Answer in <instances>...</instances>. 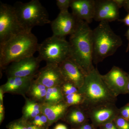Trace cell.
Returning <instances> with one entry per match:
<instances>
[{
	"label": "cell",
	"mask_w": 129,
	"mask_h": 129,
	"mask_svg": "<svg viewBox=\"0 0 129 129\" xmlns=\"http://www.w3.org/2000/svg\"><path fill=\"white\" fill-rule=\"evenodd\" d=\"M89 24L79 20L76 30L69 38V58L78 64L87 74L95 68L93 65L92 31Z\"/></svg>",
	"instance_id": "cell-1"
},
{
	"label": "cell",
	"mask_w": 129,
	"mask_h": 129,
	"mask_svg": "<svg viewBox=\"0 0 129 129\" xmlns=\"http://www.w3.org/2000/svg\"><path fill=\"white\" fill-rule=\"evenodd\" d=\"M39 44L31 32L25 31L15 35L0 44V67L6 69L12 63L34 56Z\"/></svg>",
	"instance_id": "cell-2"
},
{
	"label": "cell",
	"mask_w": 129,
	"mask_h": 129,
	"mask_svg": "<svg viewBox=\"0 0 129 129\" xmlns=\"http://www.w3.org/2000/svg\"><path fill=\"white\" fill-rule=\"evenodd\" d=\"M78 92L83 95L84 100L80 106L86 111L101 105L115 104L117 101V97L106 85L97 68L86 75Z\"/></svg>",
	"instance_id": "cell-3"
},
{
	"label": "cell",
	"mask_w": 129,
	"mask_h": 129,
	"mask_svg": "<svg viewBox=\"0 0 129 129\" xmlns=\"http://www.w3.org/2000/svg\"><path fill=\"white\" fill-rule=\"evenodd\" d=\"M93 62L97 64L113 55L123 44L120 36L113 32L107 21H101L92 31Z\"/></svg>",
	"instance_id": "cell-4"
},
{
	"label": "cell",
	"mask_w": 129,
	"mask_h": 129,
	"mask_svg": "<svg viewBox=\"0 0 129 129\" xmlns=\"http://www.w3.org/2000/svg\"><path fill=\"white\" fill-rule=\"evenodd\" d=\"M13 7L19 22L25 31L31 32L35 26H43L51 22L46 9L39 0L26 3L17 2Z\"/></svg>",
	"instance_id": "cell-5"
},
{
	"label": "cell",
	"mask_w": 129,
	"mask_h": 129,
	"mask_svg": "<svg viewBox=\"0 0 129 129\" xmlns=\"http://www.w3.org/2000/svg\"><path fill=\"white\" fill-rule=\"evenodd\" d=\"M38 57L46 63L59 64L70 57L69 42L64 39L52 35L39 44Z\"/></svg>",
	"instance_id": "cell-6"
},
{
	"label": "cell",
	"mask_w": 129,
	"mask_h": 129,
	"mask_svg": "<svg viewBox=\"0 0 129 129\" xmlns=\"http://www.w3.org/2000/svg\"><path fill=\"white\" fill-rule=\"evenodd\" d=\"M25 31L19 22L14 7L1 2L0 44Z\"/></svg>",
	"instance_id": "cell-7"
},
{
	"label": "cell",
	"mask_w": 129,
	"mask_h": 129,
	"mask_svg": "<svg viewBox=\"0 0 129 129\" xmlns=\"http://www.w3.org/2000/svg\"><path fill=\"white\" fill-rule=\"evenodd\" d=\"M41 61L33 56L12 63L6 69L7 78L36 77Z\"/></svg>",
	"instance_id": "cell-8"
},
{
	"label": "cell",
	"mask_w": 129,
	"mask_h": 129,
	"mask_svg": "<svg viewBox=\"0 0 129 129\" xmlns=\"http://www.w3.org/2000/svg\"><path fill=\"white\" fill-rule=\"evenodd\" d=\"M129 74L119 67L114 66L106 74L102 75L103 80L116 97L127 94Z\"/></svg>",
	"instance_id": "cell-9"
},
{
	"label": "cell",
	"mask_w": 129,
	"mask_h": 129,
	"mask_svg": "<svg viewBox=\"0 0 129 129\" xmlns=\"http://www.w3.org/2000/svg\"><path fill=\"white\" fill-rule=\"evenodd\" d=\"M86 112L91 123L96 129L107 123L114 121L119 115V108L114 103L96 106Z\"/></svg>",
	"instance_id": "cell-10"
},
{
	"label": "cell",
	"mask_w": 129,
	"mask_h": 129,
	"mask_svg": "<svg viewBox=\"0 0 129 129\" xmlns=\"http://www.w3.org/2000/svg\"><path fill=\"white\" fill-rule=\"evenodd\" d=\"M79 21L69 11L60 12L57 17L51 23L53 35L60 37L70 35L76 30Z\"/></svg>",
	"instance_id": "cell-11"
},
{
	"label": "cell",
	"mask_w": 129,
	"mask_h": 129,
	"mask_svg": "<svg viewBox=\"0 0 129 129\" xmlns=\"http://www.w3.org/2000/svg\"><path fill=\"white\" fill-rule=\"evenodd\" d=\"M36 80L47 88L61 86L65 82L59 65L47 63L36 76Z\"/></svg>",
	"instance_id": "cell-12"
},
{
	"label": "cell",
	"mask_w": 129,
	"mask_h": 129,
	"mask_svg": "<svg viewBox=\"0 0 129 129\" xmlns=\"http://www.w3.org/2000/svg\"><path fill=\"white\" fill-rule=\"evenodd\" d=\"M58 65L65 81L72 83L78 89L82 86L87 74L78 64L69 58Z\"/></svg>",
	"instance_id": "cell-13"
},
{
	"label": "cell",
	"mask_w": 129,
	"mask_h": 129,
	"mask_svg": "<svg viewBox=\"0 0 129 129\" xmlns=\"http://www.w3.org/2000/svg\"><path fill=\"white\" fill-rule=\"evenodd\" d=\"M95 2V21L109 22L119 19V8L113 0H97Z\"/></svg>",
	"instance_id": "cell-14"
},
{
	"label": "cell",
	"mask_w": 129,
	"mask_h": 129,
	"mask_svg": "<svg viewBox=\"0 0 129 129\" xmlns=\"http://www.w3.org/2000/svg\"><path fill=\"white\" fill-rule=\"evenodd\" d=\"M35 77H10L1 86L0 89L4 92L13 94L22 95L27 94Z\"/></svg>",
	"instance_id": "cell-15"
},
{
	"label": "cell",
	"mask_w": 129,
	"mask_h": 129,
	"mask_svg": "<svg viewBox=\"0 0 129 129\" xmlns=\"http://www.w3.org/2000/svg\"><path fill=\"white\" fill-rule=\"evenodd\" d=\"M95 5L94 0H72L70 7L77 19L89 24L94 19Z\"/></svg>",
	"instance_id": "cell-16"
},
{
	"label": "cell",
	"mask_w": 129,
	"mask_h": 129,
	"mask_svg": "<svg viewBox=\"0 0 129 129\" xmlns=\"http://www.w3.org/2000/svg\"><path fill=\"white\" fill-rule=\"evenodd\" d=\"M89 119L86 111L79 105L70 107L62 120L70 125L72 129H76L89 122Z\"/></svg>",
	"instance_id": "cell-17"
},
{
	"label": "cell",
	"mask_w": 129,
	"mask_h": 129,
	"mask_svg": "<svg viewBox=\"0 0 129 129\" xmlns=\"http://www.w3.org/2000/svg\"><path fill=\"white\" fill-rule=\"evenodd\" d=\"M69 106L64 101L56 104H42V113L46 116L48 125L50 126L60 119H62Z\"/></svg>",
	"instance_id": "cell-18"
},
{
	"label": "cell",
	"mask_w": 129,
	"mask_h": 129,
	"mask_svg": "<svg viewBox=\"0 0 129 129\" xmlns=\"http://www.w3.org/2000/svg\"><path fill=\"white\" fill-rule=\"evenodd\" d=\"M25 98V104L22 109L21 118L29 122L37 115L42 113V104L24 96Z\"/></svg>",
	"instance_id": "cell-19"
},
{
	"label": "cell",
	"mask_w": 129,
	"mask_h": 129,
	"mask_svg": "<svg viewBox=\"0 0 129 129\" xmlns=\"http://www.w3.org/2000/svg\"><path fill=\"white\" fill-rule=\"evenodd\" d=\"M47 89L45 86L34 80L27 95L29 98L42 104L45 102Z\"/></svg>",
	"instance_id": "cell-20"
},
{
	"label": "cell",
	"mask_w": 129,
	"mask_h": 129,
	"mask_svg": "<svg viewBox=\"0 0 129 129\" xmlns=\"http://www.w3.org/2000/svg\"><path fill=\"white\" fill-rule=\"evenodd\" d=\"M64 96L61 86H55L47 88L44 103L56 104L64 101Z\"/></svg>",
	"instance_id": "cell-21"
},
{
	"label": "cell",
	"mask_w": 129,
	"mask_h": 129,
	"mask_svg": "<svg viewBox=\"0 0 129 129\" xmlns=\"http://www.w3.org/2000/svg\"><path fill=\"white\" fill-rule=\"evenodd\" d=\"M83 100V95L78 92L64 96V102L69 107L81 105Z\"/></svg>",
	"instance_id": "cell-22"
},
{
	"label": "cell",
	"mask_w": 129,
	"mask_h": 129,
	"mask_svg": "<svg viewBox=\"0 0 129 129\" xmlns=\"http://www.w3.org/2000/svg\"><path fill=\"white\" fill-rule=\"evenodd\" d=\"M27 122L40 128H45L49 126L48 118L42 113L37 115L32 120Z\"/></svg>",
	"instance_id": "cell-23"
},
{
	"label": "cell",
	"mask_w": 129,
	"mask_h": 129,
	"mask_svg": "<svg viewBox=\"0 0 129 129\" xmlns=\"http://www.w3.org/2000/svg\"><path fill=\"white\" fill-rule=\"evenodd\" d=\"M61 87L64 96L76 93L78 91V89L73 84L68 81H65Z\"/></svg>",
	"instance_id": "cell-24"
},
{
	"label": "cell",
	"mask_w": 129,
	"mask_h": 129,
	"mask_svg": "<svg viewBox=\"0 0 129 129\" xmlns=\"http://www.w3.org/2000/svg\"><path fill=\"white\" fill-rule=\"evenodd\" d=\"M8 129H28L27 122L22 118L9 123Z\"/></svg>",
	"instance_id": "cell-25"
},
{
	"label": "cell",
	"mask_w": 129,
	"mask_h": 129,
	"mask_svg": "<svg viewBox=\"0 0 129 129\" xmlns=\"http://www.w3.org/2000/svg\"><path fill=\"white\" fill-rule=\"evenodd\" d=\"M118 129H129V121L118 115L114 120Z\"/></svg>",
	"instance_id": "cell-26"
},
{
	"label": "cell",
	"mask_w": 129,
	"mask_h": 129,
	"mask_svg": "<svg viewBox=\"0 0 129 129\" xmlns=\"http://www.w3.org/2000/svg\"><path fill=\"white\" fill-rule=\"evenodd\" d=\"M72 1V0H57L56 5L60 12L68 11Z\"/></svg>",
	"instance_id": "cell-27"
},
{
	"label": "cell",
	"mask_w": 129,
	"mask_h": 129,
	"mask_svg": "<svg viewBox=\"0 0 129 129\" xmlns=\"http://www.w3.org/2000/svg\"><path fill=\"white\" fill-rule=\"evenodd\" d=\"M118 115L129 121V112L127 104L119 109Z\"/></svg>",
	"instance_id": "cell-28"
},
{
	"label": "cell",
	"mask_w": 129,
	"mask_h": 129,
	"mask_svg": "<svg viewBox=\"0 0 129 129\" xmlns=\"http://www.w3.org/2000/svg\"><path fill=\"white\" fill-rule=\"evenodd\" d=\"M100 129H118L114 121L107 123L99 127Z\"/></svg>",
	"instance_id": "cell-29"
},
{
	"label": "cell",
	"mask_w": 129,
	"mask_h": 129,
	"mask_svg": "<svg viewBox=\"0 0 129 129\" xmlns=\"http://www.w3.org/2000/svg\"><path fill=\"white\" fill-rule=\"evenodd\" d=\"M118 21L121 22L123 23L125 25L129 27V12L124 18L119 19Z\"/></svg>",
	"instance_id": "cell-30"
},
{
	"label": "cell",
	"mask_w": 129,
	"mask_h": 129,
	"mask_svg": "<svg viewBox=\"0 0 129 129\" xmlns=\"http://www.w3.org/2000/svg\"><path fill=\"white\" fill-rule=\"evenodd\" d=\"M82 127L84 129H96L92 123L90 124L88 122L85 123Z\"/></svg>",
	"instance_id": "cell-31"
},
{
	"label": "cell",
	"mask_w": 129,
	"mask_h": 129,
	"mask_svg": "<svg viewBox=\"0 0 129 129\" xmlns=\"http://www.w3.org/2000/svg\"><path fill=\"white\" fill-rule=\"evenodd\" d=\"M119 8L123 7L125 0H113Z\"/></svg>",
	"instance_id": "cell-32"
},
{
	"label": "cell",
	"mask_w": 129,
	"mask_h": 129,
	"mask_svg": "<svg viewBox=\"0 0 129 129\" xmlns=\"http://www.w3.org/2000/svg\"><path fill=\"white\" fill-rule=\"evenodd\" d=\"M27 127L28 129H48V128H40L34 125L30 124L28 122H27Z\"/></svg>",
	"instance_id": "cell-33"
},
{
	"label": "cell",
	"mask_w": 129,
	"mask_h": 129,
	"mask_svg": "<svg viewBox=\"0 0 129 129\" xmlns=\"http://www.w3.org/2000/svg\"><path fill=\"white\" fill-rule=\"evenodd\" d=\"M54 129H68L65 125L63 124H58L54 128Z\"/></svg>",
	"instance_id": "cell-34"
},
{
	"label": "cell",
	"mask_w": 129,
	"mask_h": 129,
	"mask_svg": "<svg viewBox=\"0 0 129 129\" xmlns=\"http://www.w3.org/2000/svg\"><path fill=\"white\" fill-rule=\"evenodd\" d=\"M125 36L127 37V39L128 41V45L126 50V52H127L129 51V28L125 33Z\"/></svg>",
	"instance_id": "cell-35"
},
{
	"label": "cell",
	"mask_w": 129,
	"mask_h": 129,
	"mask_svg": "<svg viewBox=\"0 0 129 129\" xmlns=\"http://www.w3.org/2000/svg\"><path fill=\"white\" fill-rule=\"evenodd\" d=\"M123 7L126 11L129 12V0H125Z\"/></svg>",
	"instance_id": "cell-36"
},
{
	"label": "cell",
	"mask_w": 129,
	"mask_h": 129,
	"mask_svg": "<svg viewBox=\"0 0 129 129\" xmlns=\"http://www.w3.org/2000/svg\"><path fill=\"white\" fill-rule=\"evenodd\" d=\"M5 113V107L3 103L0 102V114Z\"/></svg>",
	"instance_id": "cell-37"
},
{
	"label": "cell",
	"mask_w": 129,
	"mask_h": 129,
	"mask_svg": "<svg viewBox=\"0 0 129 129\" xmlns=\"http://www.w3.org/2000/svg\"><path fill=\"white\" fill-rule=\"evenodd\" d=\"M4 92L1 89H0V102L3 104V98H4Z\"/></svg>",
	"instance_id": "cell-38"
},
{
	"label": "cell",
	"mask_w": 129,
	"mask_h": 129,
	"mask_svg": "<svg viewBox=\"0 0 129 129\" xmlns=\"http://www.w3.org/2000/svg\"><path fill=\"white\" fill-rule=\"evenodd\" d=\"M127 94H129V74L128 75V83L127 85Z\"/></svg>",
	"instance_id": "cell-39"
},
{
	"label": "cell",
	"mask_w": 129,
	"mask_h": 129,
	"mask_svg": "<svg viewBox=\"0 0 129 129\" xmlns=\"http://www.w3.org/2000/svg\"><path fill=\"white\" fill-rule=\"evenodd\" d=\"M76 129H84L83 128V127H82V126H81V127H79V128H78Z\"/></svg>",
	"instance_id": "cell-40"
},
{
	"label": "cell",
	"mask_w": 129,
	"mask_h": 129,
	"mask_svg": "<svg viewBox=\"0 0 129 129\" xmlns=\"http://www.w3.org/2000/svg\"><path fill=\"white\" fill-rule=\"evenodd\" d=\"M127 107H128V111L129 112V103H128V104H127Z\"/></svg>",
	"instance_id": "cell-41"
}]
</instances>
